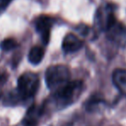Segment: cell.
I'll return each instance as SVG.
<instances>
[{
  "mask_svg": "<svg viewBox=\"0 0 126 126\" xmlns=\"http://www.w3.org/2000/svg\"><path fill=\"white\" fill-rule=\"evenodd\" d=\"M107 39L118 47L126 45V27L117 21L106 31Z\"/></svg>",
  "mask_w": 126,
  "mask_h": 126,
  "instance_id": "cell-5",
  "label": "cell"
},
{
  "mask_svg": "<svg viewBox=\"0 0 126 126\" xmlns=\"http://www.w3.org/2000/svg\"><path fill=\"white\" fill-rule=\"evenodd\" d=\"M81 88H82L81 81H69L56 90L54 97L60 104H70L74 101V99L81 93Z\"/></svg>",
  "mask_w": 126,
  "mask_h": 126,
  "instance_id": "cell-2",
  "label": "cell"
},
{
  "mask_svg": "<svg viewBox=\"0 0 126 126\" xmlns=\"http://www.w3.org/2000/svg\"><path fill=\"white\" fill-rule=\"evenodd\" d=\"M1 48L3 49V51H10L12 49L16 48L17 47V43L14 39H5L4 40H3L0 45Z\"/></svg>",
  "mask_w": 126,
  "mask_h": 126,
  "instance_id": "cell-10",
  "label": "cell"
},
{
  "mask_svg": "<svg viewBox=\"0 0 126 126\" xmlns=\"http://www.w3.org/2000/svg\"><path fill=\"white\" fill-rule=\"evenodd\" d=\"M112 81L120 93L126 95V70L118 69L114 70L112 74Z\"/></svg>",
  "mask_w": 126,
  "mask_h": 126,
  "instance_id": "cell-8",
  "label": "cell"
},
{
  "mask_svg": "<svg viewBox=\"0 0 126 126\" xmlns=\"http://www.w3.org/2000/svg\"><path fill=\"white\" fill-rule=\"evenodd\" d=\"M44 53L45 51L43 48L40 47H33L28 53V60L33 64H39L43 59Z\"/></svg>",
  "mask_w": 126,
  "mask_h": 126,
  "instance_id": "cell-9",
  "label": "cell"
},
{
  "mask_svg": "<svg viewBox=\"0 0 126 126\" xmlns=\"http://www.w3.org/2000/svg\"><path fill=\"white\" fill-rule=\"evenodd\" d=\"M70 73L68 67L63 64L52 65L46 71L45 80L48 88L53 90L61 88L69 82Z\"/></svg>",
  "mask_w": 126,
  "mask_h": 126,
  "instance_id": "cell-1",
  "label": "cell"
},
{
  "mask_svg": "<svg viewBox=\"0 0 126 126\" xmlns=\"http://www.w3.org/2000/svg\"><path fill=\"white\" fill-rule=\"evenodd\" d=\"M11 1L12 0H2L1 3H0V8H2V9L6 8V7L9 5V3H10Z\"/></svg>",
  "mask_w": 126,
  "mask_h": 126,
  "instance_id": "cell-11",
  "label": "cell"
},
{
  "mask_svg": "<svg viewBox=\"0 0 126 126\" xmlns=\"http://www.w3.org/2000/svg\"><path fill=\"white\" fill-rule=\"evenodd\" d=\"M116 22L114 9L111 5L106 4L99 8L96 11L94 16V25L100 31L106 32Z\"/></svg>",
  "mask_w": 126,
  "mask_h": 126,
  "instance_id": "cell-4",
  "label": "cell"
},
{
  "mask_svg": "<svg viewBox=\"0 0 126 126\" xmlns=\"http://www.w3.org/2000/svg\"><path fill=\"white\" fill-rule=\"evenodd\" d=\"M83 42L74 33H68L63 38L62 48L64 52L71 53L77 51L82 47Z\"/></svg>",
  "mask_w": 126,
  "mask_h": 126,
  "instance_id": "cell-7",
  "label": "cell"
},
{
  "mask_svg": "<svg viewBox=\"0 0 126 126\" xmlns=\"http://www.w3.org/2000/svg\"><path fill=\"white\" fill-rule=\"evenodd\" d=\"M53 21L48 16H40L36 21V30L40 33L41 40L44 45H47L50 40L51 28L52 26Z\"/></svg>",
  "mask_w": 126,
  "mask_h": 126,
  "instance_id": "cell-6",
  "label": "cell"
},
{
  "mask_svg": "<svg viewBox=\"0 0 126 126\" xmlns=\"http://www.w3.org/2000/svg\"><path fill=\"white\" fill-rule=\"evenodd\" d=\"M39 77L36 74L25 73L18 78L17 88L19 94L23 98H30L36 93L39 88Z\"/></svg>",
  "mask_w": 126,
  "mask_h": 126,
  "instance_id": "cell-3",
  "label": "cell"
}]
</instances>
